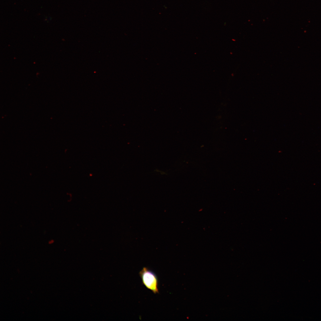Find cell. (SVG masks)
I'll return each instance as SVG.
<instances>
[{"mask_svg":"<svg viewBox=\"0 0 321 321\" xmlns=\"http://www.w3.org/2000/svg\"><path fill=\"white\" fill-rule=\"evenodd\" d=\"M143 284L154 294L158 293V280L156 275L146 267H144L139 273Z\"/></svg>","mask_w":321,"mask_h":321,"instance_id":"1","label":"cell"}]
</instances>
